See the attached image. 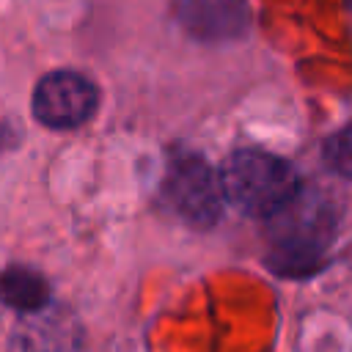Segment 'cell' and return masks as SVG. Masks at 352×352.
Segmentation results:
<instances>
[{
  "instance_id": "obj_6",
  "label": "cell",
  "mask_w": 352,
  "mask_h": 352,
  "mask_svg": "<svg viewBox=\"0 0 352 352\" xmlns=\"http://www.w3.org/2000/svg\"><path fill=\"white\" fill-rule=\"evenodd\" d=\"M50 289L44 278L28 267H8L0 275V300L16 311H36L47 302Z\"/></svg>"
},
{
  "instance_id": "obj_3",
  "label": "cell",
  "mask_w": 352,
  "mask_h": 352,
  "mask_svg": "<svg viewBox=\"0 0 352 352\" xmlns=\"http://www.w3.org/2000/svg\"><path fill=\"white\" fill-rule=\"evenodd\" d=\"M165 198L187 223L212 226L223 206V184L201 154H176L165 170Z\"/></svg>"
},
{
  "instance_id": "obj_4",
  "label": "cell",
  "mask_w": 352,
  "mask_h": 352,
  "mask_svg": "<svg viewBox=\"0 0 352 352\" xmlns=\"http://www.w3.org/2000/svg\"><path fill=\"white\" fill-rule=\"evenodd\" d=\"M96 85L77 72H50L33 91V116L50 129H74L96 110Z\"/></svg>"
},
{
  "instance_id": "obj_5",
  "label": "cell",
  "mask_w": 352,
  "mask_h": 352,
  "mask_svg": "<svg viewBox=\"0 0 352 352\" xmlns=\"http://www.w3.org/2000/svg\"><path fill=\"white\" fill-rule=\"evenodd\" d=\"M176 22L198 41H236L250 28L248 0H173Z\"/></svg>"
},
{
  "instance_id": "obj_7",
  "label": "cell",
  "mask_w": 352,
  "mask_h": 352,
  "mask_svg": "<svg viewBox=\"0 0 352 352\" xmlns=\"http://www.w3.org/2000/svg\"><path fill=\"white\" fill-rule=\"evenodd\" d=\"M324 160L336 173H341L344 179H352V121L327 138Z\"/></svg>"
},
{
  "instance_id": "obj_2",
  "label": "cell",
  "mask_w": 352,
  "mask_h": 352,
  "mask_svg": "<svg viewBox=\"0 0 352 352\" xmlns=\"http://www.w3.org/2000/svg\"><path fill=\"white\" fill-rule=\"evenodd\" d=\"M223 195L250 217H270L283 209L302 187L297 170L270 151H234L220 168Z\"/></svg>"
},
{
  "instance_id": "obj_1",
  "label": "cell",
  "mask_w": 352,
  "mask_h": 352,
  "mask_svg": "<svg viewBox=\"0 0 352 352\" xmlns=\"http://www.w3.org/2000/svg\"><path fill=\"white\" fill-rule=\"evenodd\" d=\"M270 253L267 261L289 275L308 272L324 256L333 242L336 217L322 195H305L302 190L275 214L267 217Z\"/></svg>"
}]
</instances>
